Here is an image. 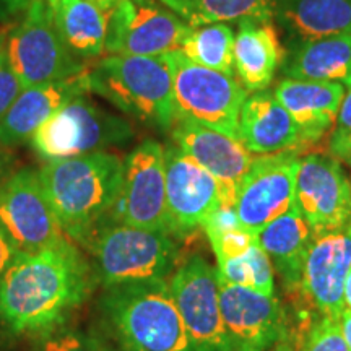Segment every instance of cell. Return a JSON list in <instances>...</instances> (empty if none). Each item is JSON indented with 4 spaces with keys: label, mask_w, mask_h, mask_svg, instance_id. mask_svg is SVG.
Masks as SVG:
<instances>
[{
    "label": "cell",
    "mask_w": 351,
    "mask_h": 351,
    "mask_svg": "<svg viewBox=\"0 0 351 351\" xmlns=\"http://www.w3.org/2000/svg\"><path fill=\"white\" fill-rule=\"evenodd\" d=\"M5 52L23 88L65 80L88 69L56 32L47 0H34L28 7L23 21L8 36Z\"/></svg>",
    "instance_id": "obj_8"
},
{
    "label": "cell",
    "mask_w": 351,
    "mask_h": 351,
    "mask_svg": "<svg viewBox=\"0 0 351 351\" xmlns=\"http://www.w3.org/2000/svg\"><path fill=\"white\" fill-rule=\"evenodd\" d=\"M88 69L65 80L23 88L0 121V145L12 147L26 142L57 109L77 96L86 95L90 91Z\"/></svg>",
    "instance_id": "obj_19"
},
{
    "label": "cell",
    "mask_w": 351,
    "mask_h": 351,
    "mask_svg": "<svg viewBox=\"0 0 351 351\" xmlns=\"http://www.w3.org/2000/svg\"><path fill=\"white\" fill-rule=\"evenodd\" d=\"M0 226L20 252L33 254L67 243L39 173L25 168L10 174L0 187Z\"/></svg>",
    "instance_id": "obj_9"
},
{
    "label": "cell",
    "mask_w": 351,
    "mask_h": 351,
    "mask_svg": "<svg viewBox=\"0 0 351 351\" xmlns=\"http://www.w3.org/2000/svg\"><path fill=\"white\" fill-rule=\"evenodd\" d=\"M90 91L127 116L173 129L174 77L169 56H109L88 69Z\"/></svg>",
    "instance_id": "obj_4"
},
{
    "label": "cell",
    "mask_w": 351,
    "mask_h": 351,
    "mask_svg": "<svg viewBox=\"0 0 351 351\" xmlns=\"http://www.w3.org/2000/svg\"><path fill=\"white\" fill-rule=\"evenodd\" d=\"M90 288V267L70 241L19 252L0 283V319L13 332H51L85 301Z\"/></svg>",
    "instance_id": "obj_1"
},
{
    "label": "cell",
    "mask_w": 351,
    "mask_h": 351,
    "mask_svg": "<svg viewBox=\"0 0 351 351\" xmlns=\"http://www.w3.org/2000/svg\"><path fill=\"white\" fill-rule=\"evenodd\" d=\"M282 67L287 78L333 82L351 88V36L341 34L293 44Z\"/></svg>",
    "instance_id": "obj_25"
},
{
    "label": "cell",
    "mask_w": 351,
    "mask_h": 351,
    "mask_svg": "<svg viewBox=\"0 0 351 351\" xmlns=\"http://www.w3.org/2000/svg\"><path fill=\"white\" fill-rule=\"evenodd\" d=\"M124 161L108 152L47 161L43 189L69 239L85 245L119 199Z\"/></svg>",
    "instance_id": "obj_2"
},
{
    "label": "cell",
    "mask_w": 351,
    "mask_h": 351,
    "mask_svg": "<svg viewBox=\"0 0 351 351\" xmlns=\"http://www.w3.org/2000/svg\"><path fill=\"white\" fill-rule=\"evenodd\" d=\"M239 140L256 156L291 152L302 142L300 127L274 93L247 96L239 114Z\"/></svg>",
    "instance_id": "obj_20"
},
{
    "label": "cell",
    "mask_w": 351,
    "mask_h": 351,
    "mask_svg": "<svg viewBox=\"0 0 351 351\" xmlns=\"http://www.w3.org/2000/svg\"><path fill=\"white\" fill-rule=\"evenodd\" d=\"M218 283L221 317L231 351H271L287 339V314L276 295H262L219 276Z\"/></svg>",
    "instance_id": "obj_15"
},
{
    "label": "cell",
    "mask_w": 351,
    "mask_h": 351,
    "mask_svg": "<svg viewBox=\"0 0 351 351\" xmlns=\"http://www.w3.org/2000/svg\"><path fill=\"white\" fill-rule=\"evenodd\" d=\"M19 252L20 251L12 243V239L8 238L7 232L0 226V283H2L3 276H5L7 270L10 269L13 261L19 256Z\"/></svg>",
    "instance_id": "obj_35"
},
{
    "label": "cell",
    "mask_w": 351,
    "mask_h": 351,
    "mask_svg": "<svg viewBox=\"0 0 351 351\" xmlns=\"http://www.w3.org/2000/svg\"><path fill=\"white\" fill-rule=\"evenodd\" d=\"M165 174L169 234H189L230 207L221 184L176 145L165 148Z\"/></svg>",
    "instance_id": "obj_14"
},
{
    "label": "cell",
    "mask_w": 351,
    "mask_h": 351,
    "mask_svg": "<svg viewBox=\"0 0 351 351\" xmlns=\"http://www.w3.org/2000/svg\"><path fill=\"white\" fill-rule=\"evenodd\" d=\"M8 176H10V155L0 145V187L7 181Z\"/></svg>",
    "instance_id": "obj_39"
},
{
    "label": "cell",
    "mask_w": 351,
    "mask_h": 351,
    "mask_svg": "<svg viewBox=\"0 0 351 351\" xmlns=\"http://www.w3.org/2000/svg\"><path fill=\"white\" fill-rule=\"evenodd\" d=\"M104 287L166 280L178 265L179 249L169 234L114 221L101 225L88 243Z\"/></svg>",
    "instance_id": "obj_5"
},
{
    "label": "cell",
    "mask_w": 351,
    "mask_h": 351,
    "mask_svg": "<svg viewBox=\"0 0 351 351\" xmlns=\"http://www.w3.org/2000/svg\"><path fill=\"white\" fill-rule=\"evenodd\" d=\"M285 51L271 20H241L234 34L232 64L239 83L247 93L270 86L276 70L282 67Z\"/></svg>",
    "instance_id": "obj_22"
},
{
    "label": "cell",
    "mask_w": 351,
    "mask_h": 351,
    "mask_svg": "<svg viewBox=\"0 0 351 351\" xmlns=\"http://www.w3.org/2000/svg\"><path fill=\"white\" fill-rule=\"evenodd\" d=\"M351 267V223L314 234L301 275V289L320 315L345 311V280Z\"/></svg>",
    "instance_id": "obj_17"
},
{
    "label": "cell",
    "mask_w": 351,
    "mask_h": 351,
    "mask_svg": "<svg viewBox=\"0 0 351 351\" xmlns=\"http://www.w3.org/2000/svg\"><path fill=\"white\" fill-rule=\"evenodd\" d=\"M91 2H95L96 5L103 8V10L111 12V10H112V7L116 5V3H117V0H91Z\"/></svg>",
    "instance_id": "obj_41"
},
{
    "label": "cell",
    "mask_w": 351,
    "mask_h": 351,
    "mask_svg": "<svg viewBox=\"0 0 351 351\" xmlns=\"http://www.w3.org/2000/svg\"><path fill=\"white\" fill-rule=\"evenodd\" d=\"M189 32L186 21L155 0H117L109 12L104 51L112 56H166L181 51Z\"/></svg>",
    "instance_id": "obj_11"
},
{
    "label": "cell",
    "mask_w": 351,
    "mask_h": 351,
    "mask_svg": "<svg viewBox=\"0 0 351 351\" xmlns=\"http://www.w3.org/2000/svg\"><path fill=\"white\" fill-rule=\"evenodd\" d=\"M2 49H3V39L0 38V51H2Z\"/></svg>",
    "instance_id": "obj_43"
},
{
    "label": "cell",
    "mask_w": 351,
    "mask_h": 351,
    "mask_svg": "<svg viewBox=\"0 0 351 351\" xmlns=\"http://www.w3.org/2000/svg\"><path fill=\"white\" fill-rule=\"evenodd\" d=\"M112 218L124 225L169 234L163 145L145 140L125 158Z\"/></svg>",
    "instance_id": "obj_12"
},
{
    "label": "cell",
    "mask_w": 351,
    "mask_h": 351,
    "mask_svg": "<svg viewBox=\"0 0 351 351\" xmlns=\"http://www.w3.org/2000/svg\"><path fill=\"white\" fill-rule=\"evenodd\" d=\"M52 23L65 47L78 60L98 57L104 51L109 12L91 0H47Z\"/></svg>",
    "instance_id": "obj_26"
},
{
    "label": "cell",
    "mask_w": 351,
    "mask_h": 351,
    "mask_svg": "<svg viewBox=\"0 0 351 351\" xmlns=\"http://www.w3.org/2000/svg\"><path fill=\"white\" fill-rule=\"evenodd\" d=\"M99 306L122 351H197L166 280L109 285Z\"/></svg>",
    "instance_id": "obj_3"
},
{
    "label": "cell",
    "mask_w": 351,
    "mask_h": 351,
    "mask_svg": "<svg viewBox=\"0 0 351 351\" xmlns=\"http://www.w3.org/2000/svg\"><path fill=\"white\" fill-rule=\"evenodd\" d=\"M274 19L291 46L351 36V0H274Z\"/></svg>",
    "instance_id": "obj_23"
},
{
    "label": "cell",
    "mask_w": 351,
    "mask_h": 351,
    "mask_svg": "<svg viewBox=\"0 0 351 351\" xmlns=\"http://www.w3.org/2000/svg\"><path fill=\"white\" fill-rule=\"evenodd\" d=\"M330 155L351 168V130H335L330 138Z\"/></svg>",
    "instance_id": "obj_34"
},
{
    "label": "cell",
    "mask_w": 351,
    "mask_h": 351,
    "mask_svg": "<svg viewBox=\"0 0 351 351\" xmlns=\"http://www.w3.org/2000/svg\"><path fill=\"white\" fill-rule=\"evenodd\" d=\"M168 56L174 77L176 122H195L239 138V114L249 95L239 80L191 62L179 51Z\"/></svg>",
    "instance_id": "obj_7"
},
{
    "label": "cell",
    "mask_w": 351,
    "mask_h": 351,
    "mask_svg": "<svg viewBox=\"0 0 351 351\" xmlns=\"http://www.w3.org/2000/svg\"><path fill=\"white\" fill-rule=\"evenodd\" d=\"M335 124V130H351V88L343 96Z\"/></svg>",
    "instance_id": "obj_36"
},
{
    "label": "cell",
    "mask_w": 351,
    "mask_h": 351,
    "mask_svg": "<svg viewBox=\"0 0 351 351\" xmlns=\"http://www.w3.org/2000/svg\"><path fill=\"white\" fill-rule=\"evenodd\" d=\"M189 26L274 20V0H160Z\"/></svg>",
    "instance_id": "obj_27"
},
{
    "label": "cell",
    "mask_w": 351,
    "mask_h": 351,
    "mask_svg": "<svg viewBox=\"0 0 351 351\" xmlns=\"http://www.w3.org/2000/svg\"><path fill=\"white\" fill-rule=\"evenodd\" d=\"M300 160L293 150L256 158L239 182L232 204L241 226L258 234L295 205Z\"/></svg>",
    "instance_id": "obj_13"
},
{
    "label": "cell",
    "mask_w": 351,
    "mask_h": 351,
    "mask_svg": "<svg viewBox=\"0 0 351 351\" xmlns=\"http://www.w3.org/2000/svg\"><path fill=\"white\" fill-rule=\"evenodd\" d=\"M132 137L134 132L129 122L104 111L82 95L47 117L29 142L39 156L54 161L106 152Z\"/></svg>",
    "instance_id": "obj_6"
},
{
    "label": "cell",
    "mask_w": 351,
    "mask_h": 351,
    "mask_svg": "<svg viewBox=\"0 0 351 351\" xmlns=\"http://www.w3.org/2000/svg\"><path fill=\"white\" fill-rule=\"evenodd\" d=\"M285 288L301 289V275L314 232L296 205L280 215L257 234Z\"/></svg>",
    "instance_id": "obj_24"
},
{
    "label": "cell",
    "mask_w": 351,
    "mask_h": 351,
    "mask_svg": "<svg viewBox=\"0 0 351 351\" xmlns=\"http://www.w3.org/2000/svg\"><path fill=\"white\" fill-rule=\"evenodd\" d=\"M232 46L234 29L228 23H210L195 28L191 26V32L184 39L179 52L191 62L232 77Z\"/></svg>",
    "instance_id": "obj_28"
},
{
    "label": "cell",
    "mask_w": 351,
    "mask_h": 351,
    "mask_svg": "<svg viewBox=\"0 0 351 351\" xmlns=\"http://www.w3.org/2000/svg\"><path fill=\"white\" fill-rule=\"evenodd\" d=\"M271 351H295V348H293V345L289 343V340L285 339L283 341H280V343L276 345Z\"/></svg>",
    "instance_id": "obj_42"
},
{
    "label": "cell",
    "mask_w": 351,
    "mask_h": 351,
    "mask_svg": "<svg viewBox=\"0 0 351 351\" xmlns=\"http://www.w3.org/2000/svg\"><path fill=\"white\" fill-rule=\"evenodd\" d=\"M217 271L219 278L231 285H238L267 296L276 295L274 265L258 239L247 252L238 257L217 261Z\"/></svg>",
    "instance_id": "obj_29"
},
{
    "label": "cell",
    "mask_w": 351,
    "mask_h": 351,
    "mask_svg": "<svg viewBox=\"0 0 351 351\" xmlns=\"http://www.w3.org/2000/svg\"><path fill=\"white\" fill-rule=\"evenodd\" d=\"M23 90L19 77L13 72L5 49L0 51V121L5 116Z\"/></svg>",
    "instance_id": "obj_33"
},
{
    "label": "cell",
    "mask_w": 351,
    "mask_h": 351,
    "mask_svg": "<svg viewBox=\"0 0 351 351\" xmlns=\"http://www.w3.org/2000/svg\"><path fill=\"white\" fill-rule=\"evenodd\" d=\"M39 351H103L98 341L80 330L52 328Z\"/></svg>",
    "instance_id": "obj_32"
},
{
    "label": "cell",
    "mask_w": 351,
    "mask_h": 351,
    "mask_svg": "<svg viewBox=\"0 0 351 351\" xmlns=\"http://www.w3.org/2000/svg\"><path fill=\"white\" fill-rule=\"evenodd\" d=\"M34 0H0V16H12L28 10Z\"/></svg>",
    "instance_id": "obj_37"
},
{
    "label": "cell",
    "mask_w": 351,
    "mask_h": 351,
    "mask_svg": "<svg viewBox=\"0 0 351 351\" xmlns=\"http://www.w3.org/2000/svg\"><path fill=\"white\" fill-rule=\"evenodd\" d=\"M345 86L333 82L285 78L274 95L300 127L302 142H317L337 122Z\"/></svg>",
    "instance_id": "obj_21"
},
{
    "label": "cell",
    "mask_w": 351,
    "mask_h": 351,
    "mask_svg": "<svg viewBox=\"0 0 351 351\" xmlns=\"http://www.w3.org/2000/svg\"><path fill=\"white\" fill-rule=\"evenodd\" d=\"M169 289L197 351H231L219 306L217 267L191 256L176 267Z\"/></svg>",
    "instance_id": "obj_10"
},
{
    "label": "cell",
    "mask_w": 351,
    "mask_h": 351,
    "mask_svg": "<svg viewBox=\"0 0 351 351\" xmlns=\"http://www.w3.org/2000/svg\"><path fill=\"white\" fill-rule=\"evenodd\" d=\"M340 327L341 333H343L345 343L351 351V309H345L343 314L340 315Z\"/></svg>",
    "instance_id": "obj_38"
},
{
    "label": "cell",
    "mask_w": 351,
    "mask_h": 351,
    "mask_svg": "<svg viewBox=\"0 0 351 351\" xmlns=\"http://www.w3.org/2000/svg\"><path fill=\"white\" fill-rule=\"evenodd\" d=\"M345 309H351V267L345 280Z\"/></svg>",
    "instance_id": "obj_40"
},
{
    "label": "cell",
    "mask_w": 351,
    "mask_h": 351,
    "mask_svg": "<svg viewBox=\"0 0 351 351\" xmlns=\"http://www.w3.org/2000/svg\"><path fill=\"white\" fill-rule=\"evenodd\" d=\"M300 351H350L341 333L340 319L320 315L306 333Z\"/></svg>",
    "instance_id": "obj_31"
},
{
    "label": "cell",
    "mask_w": 351,
    "mask_h": 351,
    "mask_svg": "<svg viewBox=\"0 0 351 351\" xmlns=\"http://www.w3.org/2000/svg\"><path fill=\"white\" fill-rule=\"evenodd\" d=\"M207 232L217 261L238 257L247 252L257 243V234H252L239 225L232 207H221L202 226Z\"/></svg>",
    "instance_id": "obj_30"
},
{
    "label": "cell",
    "mask_w": 351,
    "mask_h": 351,
    "mask_svg": "<svg viewBox=\"0 0 351 351\" xmlns=\"http://www.w3.org/2000/svg\"><path fill=\"white\" fill-rule=\"evenodd\" d=\"M173 140L176 147L181 148L221 184L228 205L232 207L239 182L257 156L249 152L238 137L189 121L176 122Z\"/></svg>",
    "instance_id": "obj_18"
},
{
    "label": "cell",
    "mask_w": 351,
    "mask_h": 351,
    "mask_svg": "<svg viewBox=\"0 0 351 351\" xmlns=\"http://www.w3.org/2000/svg\"><path fill=\"white\" fill-rule=\"evenodd\" d=\"M295 205L314 234L351 223V181L332 155L300 160Z\"/></svg>",
    "instance_id": "obj_16"
}]
</instances>
